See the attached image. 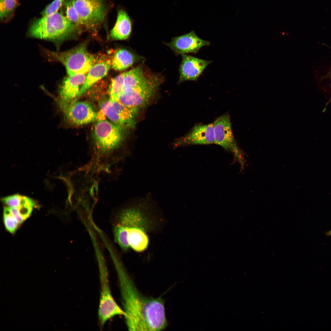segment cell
I'll return each mask as SVG.
<instances>
[{
	"mask_svg": "<svg viewBox=\"0 0 331 331\" xmlns=\"http://www.w3.org/2000/svg\"><path fill=\"white\" fill-rule=\"evenodd\" d=\"M67 121L75 125L86 124L97 119L98 113L91 104L86 101L74 100L60 107Z\"/></svg>",
	"mask_w": 331,
	"mask_h": 331,
	"instance_id": "cell-10",
	"label": "cell"
},
{
	"mask_svg": "<svg viewBox=\"0 0 331 331\" xmlns=\"http://www.w3.org/2000/svg\"><path fill=\"white\" fill-rule=\"evenodd\" d=\"M214 142L213 123L200 124L194 126L187 134L176 140L172 146L175 148L191 145H209Z\"/></svg>",
	"mask_w": 331,
	"mask_h": 331,
	"instance_id": "cell-11",
	"label": "cell"
},
{
	"mask_svg": "<svg viewBox=\"0 0 331 331\" xmlns=\"http://www.w3.org/2000/svg\"><path fill=\"white\" fill-rule=\"evenodd\" d=\"M100 108L101 111L116 124L125 129L135 127L138 114L118 101H104L100 104Z\"/></svg>",
	"mask_w": 331,
	"mask_h": 331,
	"instance_id": "cell-9",
	"label": "cell"
},
{
	"mask_svg": "<svg viewBox=\"0 0 331 331\" xmlns=\"http://www.w3.org/2000/svg\"><path fill=\"white\" fill-rule=\"evenodd\" d=\"M125 322L130 331H160L167 324L164 302L161 298L145 296L137 288L124 268L117 264Z\"/></svg>",
	"mask_w": 331,
	"mask_h": 331,
	"instance_id": "cell-1",
	"label": "cell"
},
{
	"mask_svg": "<svg viewBox=\"0 0 331 331\" xmlns=\"http://www.w3.org/2000/svg\"><path fill=\"white\" fill-rule=\"evenodd\" d=\"M181 55L179 68V83L188 81H196L206 68L212 62L189 55Z\"/></svg>",
	"mask_w": 331,
	"mask_h": 331,
	"instance_id": "cell-13",
	"label": "cell"
},
{
	"mask_svg": "<svg viewBox=\"0 0 331 331\" xmlns=\"http://www.w3.org/2000/svg\"><path fill=\"white\" fill-rule=\"evenodd\" d=\"M42 51L48 60L59 61L63 64L70 76L86 74L93 65L95 60L88 51L86 43L65 51L56 52L44 49Z\"/></svg>",
	"mask_w": 331,
	"mask_h": 331,
	"instance_id": "cell-4",
	"label": "cell"
},
{
	"mask_svg": "<svg viewBox=\"0 0 331 331\" xmlns=\"http://www.w3.org/2000/svg\"><path fill=\"white\" fill-rule=\"evenodd\" d=\"M3 221L6 229L10 233H14L19 224L11 214L10 207L3 208Z\"/></svg>",
	"mask_w": 331,
	"mask_h": 331,
	"instance_id": "cell-25",
	"label": "cell"
},
{
	"mask_svg": "<svg viewBox=\"0 0 331 331\" xmlns=\"http://www.w3.org/2000/svg\"><path fill=\"white\" fill-rule=\"evenodd\" d=\"M87 74L70 76L63 80L59 91L58 103L60 107L66 105L77 98Z\"/></svg>",
	"mask_w": 331,
	"mask_h": 331,
	"instance_id": "cell-14",
	"label": "cell"
},
{
	"mask_svg": "<svg viewBox=\"0 0 331 331\" xmlns=\"http://www.w3.org/2000/svg\"><path fill=\"white\" fill-rule=\"evenodd\" d=\"M114 233L116 240L121 248L124 250H127L130 246L127 228L118 224L114 228Z\"/></svg>",
	"mask_w": 331,
	"mask_h": 331,
	"instance_id": "cell-23",
	"label": "cell"
},
{
	"mask_svg": "<svg viewBox=\"0 0 331 331\" xmlns=\"http://www.w3.org/2000/svg\"><path fill=\"white\" fill-rule=\"evenodd\" d=\"M111 66V61L109 59L104 60L93 65L88 72L78 98L106 75Z\"/></svg>",
	"mask_w": 331,
	"mask_h": 331,
	"instance_id": "cell-16",
	"label": "cell"
},
{
	"mask_svg": "<svg viewBox=\"0 0 331 331\" xmlns=\"http://www.w3.org/2000/svg\"><path fill=\"white\" fill-rule=\"evenodd\" d=\"M177 55L197 53L202 48L210 44L209 41L199 37L194 31L174 37L166 44Z\"/></svg>",
	"mask_w": 331,
	"mask_h": 331,
	"instance_id": "cell-12",
	"label": "cell"
},
{
	"mask_svg": "<svg viewBox=\"0 0 331 331\" xmlns=\"http://www.w3.org/2000/svg\"><path fill=\"white\" fill-rule=\"evenodd\" d=\"M148 196L147 195L145 197L139 200L137 204L123 210L119 215V224L126 227L137 226L145 229L146 220L142 211Z\"/></svg>",
	"mask_w": 331,
	"mask_h": 331,
	"instance_id": "cell-15",
	"label": "cell"
},
{
	"mask_svg": "<svg viewBox=\"0 0 331 331\" xmlns=\"http://www.w3.org/2000/svg\"><path fill=\"white\" fill-rule=\"evenodd\" d=\"M36 206V203L34 200L28 197L23 196L21 199L19 206L17 208L25 220L29 217L33 208Z\"/></svg>",
	"mask_w": 331,
	"mask_h": 331,
	"instance_id": "cell-24",
	"label": "cell"
},
{
	"mask_svg": "<svg viewBox=\"0 0 331 331\" xmlns=\"http://www.w3.org/2000/svg\"><path fill=\"white\" fill-rule=\"evenodd\" d=\"M327 235L331 236V230L327 233Z\"/></svg>",
	"mask_w": 331,
	"mask_h": 331,
	"instance_id": "cell-29",
	"label": "cell"
},
{
	"mask_svg": "<svg viewBox=\"0 0 331 331\" xmlns=\"http://www.w3.org/2000/svg\"><path fill=\"white\" fill-rule=\"evenodd\" d=\"M61 7V13L69 21L76 25L83 26L81 20L70 0H65Z\"/></svg>",
	"mask_w": 331,
	"mask_h": 331,
	"instance_id": "cell-21",
	"label": "cell"
},
{
	"mask_svg": "<svg viewBox=\"0 0 331 331\" xmlns=\"http://www.w3.org/2000/svg\"><path fill=\"white\" fill-rule=\"evenodd\" d=\"M127 228L130 246L137 252H141L144 251L147 248L149 242L145 229L137 226Z\"/></svg>",
	"mask_w": 331,
	"mask_h": 331,
	"instance_id": "cell-18",
	"label": "cell"
},
{
	"mask_svg": "<svg viewBox=\"0 0 331 331\" xmlns=\"http://www.w3.org/2000/svg\"><path fill=\"white\" fill-rule=\"evenodd\" d=\"M99 268L101 292L98 311L100 324L103 326L112 317L124 315V312L114 300L109 286L108 271L103 264Z\"/></svg>",
	"mask_w": 331,
	"mask_h": 331,
	"instance_id": "cell-6",
	"label": "cell"
},
{
	"mask_svg": "<svg viewBox=\"0 0 331 331\" xmlns=\"http://www.w3.org/2000/svg\"><path fill=\"white\" fill-rule=\"evenodd\" d=\"M93 128L96 152L92 163L97 168H107L115 163L112 154L122 143L125 129L105 119L98 120Z\"/></svg>",
	"mask_w": 331,
	"mask_h": 331,
	"instance_id": "cell-2",
	"label": "cell"
},
{
	"mask_svg": "<svg viewBox=\"0 0 331 331\" xmlns=\"http://www.w3.org/2000/svg\"><path fill=\"white\" fill-rule=\"evenodd\" d=\"M66 0H54L47 6L42 12V17L49 15L58 12Z\"/></svg>",
	"mask_w": 331,
	"mask_h": 331,
	"instance_id": "cell-26",
	"label": "cell"
},
{
	"mask_svg": "<svg viewBox=\"0 0 331 331\" xmlns=\"http://www.w3.org/2000/svg\"><path fill=\"white\" fill-rule=\"evenodd\" d=\"M132 28V22L129 15L124 10L120 9L115 24L110 32V37L115 40L126 39L131 33Z\"/></svg>",
	"mask_w": 331,
	"mask_h": 331,
	"instance_id": "cell-17",
	"label": "cell"
},
{
	"mask_svg": "<svg viewBox=\"0 0 331 331\" xmlns=\"http://www.w3.org/2000/svg\"><path fill=\"white\" fill-rule=\"evenodd\" d=\"M329 76L330 78L331 79V68L330 69V70L329 73Z\"/></svg>",
	"mask_w": 331,
	"mask_h": 331,
	"instance_id": "cell-30",
	"label": "cell"
},
{
	"mask_svg": "<svg viewBox=\"0 0 331 331\" xmlns=\"http://www.w3.org/2000/svg\"><path fill=\"white\" fill-rule=\"evenodd\" d=\"M140 57L126 49L116 51L111 61L112 68L116 70H125L137 61Z\"/></svg>",
	"mask_w": 331,
	"mask_h": 331,
	"instance_id": "cell-19",
	"label": "cell"
},
{
	"mask_svg": "<svg viewBox=\"0 0 331 331\" xmlns=\"http://www.w3.org/2000/svg\"><path fill=\"white\" fill-rule=\"evenodd\" d=\"M212 123L214 131V143L231 153L241 165H243L242 154L234 137L229 115L226 113L222 115Z\"/></svg>",
	"mask_w": 331,
	"mask_h": 331,
	"instance_id": "cell-7",
	"label": "cell"
},
{
	"mask_svg": "<svg viewBox=\"0 0 331 331\" xmlns=\"http://www.w3.org/2000/svg\"><path fill=\"white\" fill-rule=\"evenodd\" d=\"M76 26L58 12L35 20L30 27L29 34L36 38L60 40L73 33Z\"/></svg>",
	"mask_w": 331,
	"mask_h": 331,
	"instance_id": "cell-3",
	"label": "cell"
},
{
	"mask_svg": "<svg viewBox=\"0 0 331 331\" xmlns=\"http://www.w3.org/2000/svg\"><path fill=\"white\" fill-rule=\"evenodd\" d=\"M10 207L12 214L16 219L19 224L22 223L24 220L20 214L17 208L11 207Z\"/></svg>",
	"mask_w": 331,
	"mask_h": 331,
	"instance_id": "cell-28",
	"label": "cell"
},
{
	"mask_svg": "<svg viewBox=\"0 0 331 331\" xmlns=\"http://www.w3.org/2000/svg\"><path fill=\"white\" fill-rule=\"evenodd\" d=\"M18 5V0H0L1 20L6 21L10 20Z\"/></svg>",
	"mask_w": 331,
	"mask_h": 331,
	"instance_id": "cell-20",
	"label": "cell"
},
{
	"mask_svg": "<svg viewBox=\"0 0 331 331\" xmlns=\"http://www.w3.org/2000/svg\"><path fill=\"white\" fill-rule=\"evenodd\" d=\"M163 79L159 74L150 73L139 84L123 91L118 101L138 114L139 111L149 103Z\"/></svg>",
	"mask_w": 331,
	"mask_h": 331,
	"instance_id": "cell-5",
	"label": "cell"
},
{
	"mask_svg": "<svg viewBox=\"0 0 331 331\" xmlns=\"http://www.w3.org/2000/svg\"><path fill=\"white\" fill-rule=\"evenodd\" d=\"M82 21L89 29L97 27L103 21L107 8L103 0H70Z\"/></svg>",
	"mask_w": 331,
	"mask_h": 331,
	"instance_id": "cell-8",
	"label": "cell"
},
{
	"mask_svg": "<svg viewBox=\"0 0 331 331\" xmlns=\"http://www.w3.org/2000/svg\"><path fill=\"white\" fill-rule=\"evenodd\" d=\"M124 73L116 76L111 82L109 89V100L117 101L122 92Z\"/></svg>",
	"mask_w": 331,
	"mask_h": 331,
	"instance_id": "cell-22",
	"label": "cell"
},
{
	"mask_svg": "<svg viewBox=\"0 0 331 331\" xmlns=\"http://www.w3.org/2000/svg\"><path fill=\"white\" fill-rule=\"evenodd\" d=\"M21 196L16 194L3 198L2 201L10 207L18 208L20 205Z\"/></svg>",
	"mask_w": 331,
	"mask_h": 331,
	"instance_id": "cell-27",
	"label": "cell"
}]
</instances>
